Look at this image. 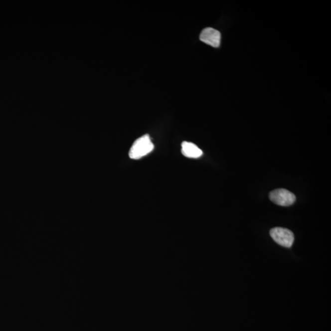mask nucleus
Wrapping results in <instances>:
<instances>
[{
	"label": "nucleus",
	"instance_id": "obj_1",
	"mask_svg": "<svg viewBox=\"0 0 331 331\" xmlns=\"http://www.w3.org/2000/svg\"><path fill=\"white\" fill-rule=\"evenodd\" d=\"M154 149L150 136L148 135H144L133 143L130 149L129 156L130 159L138 160L151 153Z\"/></svg>",
	"mask_w": 331,
	"mask_h": 331
},
{
	"label": "nucleus",
	"instance_id": "obj_2",
	"mask_svg": "<svg viewBox=\"0 0 331 331\" xmlns=\"http://www.w3.org/2000/svg\"><path fill=\"white\" fill-rule=\"evenodd\" d=\"M270 235L274 241L282 247L290 248L295 241V236L292 231L289 229L280 228H274L270 231Z\"/></svg>",
	"mask_w": 331,
	"mask_h": 331
},
{
	"label": "nucleus",
	"instance_id": "obj_3",
	"mask_svg": "<svg viewBox=\"0 0 331 331\" xmlns=\"http://www.w3.org/2000/svg\"><path fill=\"white\" fill-rule=\"evenodd\" d=\"M269 198L274 203L281 206H290L296 201V196L286 189H276L269 194Z\"/></svg>",
	"mask_w": 331,
	"mask_h": 331
},
{
	"label": "nucleus",
	"instance_id": "obj_4",
	"mask_svg": "<svg viewBox=\"0 0 331 331\" xmlns=\"http://www.w3.org/2000/svg\"><path fill=\"white\" fill-rule=\"evenodd\" d=\"M200 40L204 43L213 47H218L220 44V32L212 28H205L200 34Z\"/></svg>",
	"mask_w": 331,
	"mask_h": 331
},
{
	"label": "nucleus",
	"instance_id": "obj_5",
	"mask_svg": "<svg viewBox=\"0 0 331 331\" xmlns=\"http://www.w3.org/2000/svg\"><path fill=\"white\" fill-rule=\"evenodd\" d=\"M181 153L188 158L197 159L202 156V151L195 144L183 142L181 144Z\"/></svg>",
	"mask_w": 331,
	"mask_h": 331
}]
</instances>
